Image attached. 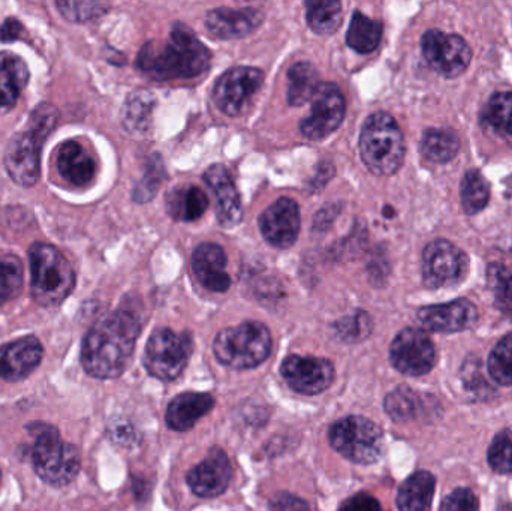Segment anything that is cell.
I'll use <instances>...</instances> for the list:
<instances>
[{
  "label": "cell",
  "instance_id": "11",
  "mask_svg": "<svg viewBox=\"0 0 512 511\" xmlns=\"http://www.w3.org/2000/svg\"><path fill=\"white\" fill-rule=\"evenodd\" d=\"M421 48L427 63L447 78L459 77L471 63V47L459 35H448L436 29L427 30L421 39Z\"/></svg>",
  "mask_w": 512,
  "mask_h": 511
},
{
  "label": "cell",
  "instance_id": "4",
  "mask_svg": "<svg viewBox=\"0 0 512 511\" xmlns=\"http://www.w3.org/2000/svg\"><path fill=\"white\" fill-rule=\"evenodd\" d=\"M27 431L32 438L30 459L39 479L59 488L74 482L81 468L77 447L62 441L60 432L45 423H33Z\"/></svg>",
  "mask_w": 512,
  "mask_h": 511
},
{
  "label": "cell",
  "instance_id": "48",
  "mask_svg": "<svg viewBox=\"0 0 512 511\" xmlns=\"http://www.w3.org/2000/svg\"><path fill=\"white\" fill-rule=\"evenodd\" d=\"M499 511H512V507H502Z\"/></svg>",
  "mask_w": 512,
  "mask_h": 511
},
{
  "label": "cell",
  "instance_id": "10",
  "mask_svg": "<svg viewBox=\"0 0 512 511\" xmlns=\"http://www.w3.org/2000/svg\"><path fill=\"white\" fill-rule=\"evenodd\" d=\"M469 258L448 240H436L423 252V281L429 288L456 287L468 275Z\"/></svg>",
  "mask_w": 512,
  "mask_h": 511
},
{
  "label": "cell",
  "instance_id": "42",
  "mask_svg": "<svg viewBox=\"0 0 512 511\" xmlns=\"http://www.w3.org/2000/svg\"><path fill=\"white\" fill-rule=\"evenodd\" d=\"M462 381L465 389L477 399L490 398L495 390L484 378L480 360L474 359L465 362L462 369Z\"/></svg>",
  "mask_w": 512,
  "mask_h": 511
},
{
  "label": "cell",
  "instance_id": "21",
  "mask_svg": "<svg viewBox=\"0 0 512 511\" xmlns=\"http://www.w3.org/2000/svg\"><path fill=\"white\" fill-rule=\"evenodd\" d=\"M192 270L198 282L213 293H225L231 287L227 273V255L216 243H201L192 255Z\"/></svg>",
  "mask_w": 512,
  "mask_h": 511
},
{
  "label": "cell",
  "instance_id": "29",
  "mask_svg": "<svg viewBox=\"0 0 512 511\" xmlns=\"http://www.w3.org/2000/svg\"><path fill=\"white\" fill-rule=\"evenodd\" d=\"M381 38L382 24L367 17L363 12L355 11L346 33V42L349 47L354 48L358 53H372L378 48Z\"/></svg>",
  "mask_w": 512,
  "mask_h": 511
},
{
  "label": "cell",
  "instance_id": "40",
  "mask_svg": "<svg viewBox=\"0 0 512 511\" xmlns=\"http://www.w3.org/2000/svg\"><path fill=\"white\" fill-rule=\"evenodd\" d=\"M372 320L366 312L358 311L336 324V333L342 341L360 342L372 333Z\"/></svg>",
  "mask_w": 512,
  "mask_h": 511
},
{
  "label": "cell",
  "instance_id": "13",
  "mask_svg": "<svg viewBox=\"0 0 512 511\" xmlns=\"http://www.w3.org/2000/svg\"><path fill=\"white\" fill-rule=\"evenodd\" d=\"M390 360L402 374L420 377L429 374L435 366V345L426 332L409 327L391 342Z\"/></svg>",
  "mask_w": 512,
  "mask_h": 511
},
{
  "label": "cell",
  "instance_id": "25",
  "mask_svg": "<svg viewBox=\"0 0 512 511\" xmlns=\"http://www.w3.org/2000/svg\"><path fill=\"white\" fill-rule=\"evenodd\" d=\"M27 81L26 62L11 51H0V116L14 108Z\"/></svg>",
  "mask_w": 512,
  "mask_h": 511
},
{
  "label": "cell",
  "instance_id": "23",
  "mask_svg": "<svg viewBox=\"0 0 512 511\" xmlns=\"http://www.w3.org/2000/svg\"><path fill=\"white\" fill-rule=\"evenodd\" d=\"M215 407V399L209 393H182L167 408L168 428L186 432L194 428Z\"/></svg>",
  "mask_w": 512,
  "mask_h": 511
},
{
  "label": "cell",
  "instance_id": "31",
  "mask_svg": "<svg viewBox=\"0 0 512 511\" xmlns=\"http://www.w3.org/2000/svg\"><path fill=\"white\" fill-rule=\"evenodd\" d=\"M421 395L408 386L397 387L385 398V411L397 423L411 422L423 413Z\"/></svg>",
  "mask_w": 512,
  "mask_h": 511
},
{
  "label": "cell",
  "instance_id": "38",
  "mask_svg": "<svg viewBox=\"0 0 512 511\" xmlns=\"http://www.w3.org/2000/svg\"><path fill=\"white\" fill-rule=\"evenodd\" d=\"M152 95L138 93L129 98L123 116V125L131 132L144 131L149 125L150 111H152Z\"/></svg>",
  "mask_w": 512,
  "mask_h": 511
},
{
  "label": "cell",
  "instance_id": "12",
  "mask_svg": "<svg viewBox=\"0 0 512 511\" xmlns=\"http://www.w3.org/2000/svg\"><path fill=\"white\" fill-rule=\"evenodd\" d=\"M264 83L261 69L237 66L225 72L213 89V99L219 110L227 116L237 117L245 113L249 102Z\"/></svg>",
  "mask_w": 512,
  "mask_h": 511
},
{
  "label": "cell",
  "instance_id": "20",
  "mask_svg": "<svg viewBox=\"0 0 512 511\" xmlns=\"http://www.w3.org/2000/svg\"><path fill=\"white\" fill-rule=\"evenodd\" d=\"M207 186L216 200V216L224 228H234L243 218L242 198L230 171L224 165H213L204 173Z\"/></svg>",
  "mask_w": 512,
  "mask_h": 511
},
{
  "label": "cell",
  "instance_id": "5",
  "mask_svg": "<svg viewBox=\"0 0 512 511\" xmlns=\"http://www.w3.org/2000/svg\"><path fill=\"white\" fill-rule=\"evenodd\" d=\"M30 293L44 308L62 305L75 287V273L65 255L48 243H35L29 249Z\"/></svg>",
  "mask_w": 512,
  "mask_h": 511
},
{
  "label": "cell",
  "instance_id": "28",
  "mask_svg": "<svg viewBox=\"0 0 512 511\" xmlns=\"http://www.w3.org/2000/svg\"><path fill=\"white\" fill-rule=\"evenodd\" d=\"M319 75L312 63H295L288 72V101L294 107L306 104L319 87Z\"/></svg>",
  "mask_w": 512,
  "mask_h": 511
},
{
  "label": "cell",
  "instance_id": "19",
  "mask_svg": "<svg viewBox=\"0 0 512 511\" xmlns=\"http://www.w3.org/2000/svg\"><path fill=\"white\" fill-rule=\"evenodd\" d=\"M44 356V348L35 336L17 339L0 347V378L17 383L29 377Z\"/></svg>",
  "mask_w": 512,
  "mask_h": 511
},
{
  "label": "cell",
  "instance_id": "30",
  "mask_svg": "<svg viewBox=\"0 0 512 511\" xmlns=\"http://www.w3.org/2000/svg\"><path fill=\"white\" fill-rule=\"evenodd\" d=\"M460 149V140L456 132L450 129H429L421 140V152L435 164H445L456 158Z\"/></svg>",
  "mask_w": 512,
  "mask_h": 511
},
{
  "label": "cell",
  "instance_id": "36",
  "mask_svg": "<svg viewBox=\"0 0 512 511\" xmlns=\"http://www.w3.org/2000/svg\"><path fill=\"white\" fill-rule=\"evenodd\" d=\"M489 374L501 386H512V333L502 338L490 353Z\"/></svg>",
  "mask_w": 512,
  "mask_h": 511
},
{
  "label": "cell",
  "instance_id": "14",
  "mask_svg": "<svg viewBox=\"0 0 512 511\" xmlns=\"http://www.w3.org/2000/svg\"><path fill=\"white\" fill-rule=\"evenodd\" d=\"M312 101V111L300 123L301 134L309 140H322L333 134L345 117V98L334 83H321Z\"/></svg>",
  "mask_w": 512,
  "mask_h": 511
},
{
  "label": "cell",
  "instance_id": "26",
  "mask_svg": "<svg viewBox=\"0 0 512 511\" xmlns=\"http://www.w3.org/2000/svg\"><path fill=\"white\" fill-rule=\"evenodd\" d=\"M436 479L429 471L412 474L397 494L400 511H429L435 495Z\"/></svg>",
  "mask_w": 512,
  "mask_h": 511
},
{
  "label": "cell",
  "instance_id": "22",
  "mask_svg": "<svg viewBox=\"0 0 512 511\" xmlns=\"http://www.w3.org/2000/svg\"><path fill=\"white\" fill-rule=\"evenodd\" d=\"M262 20L264 14L258 9L218 8L207 12L206 27L215 38L236 39L255 32Z\"/></svg>",
  "mask_w": 512,
  "mask_h": 511
},
{
  "label": "cell",
  "instance_id": "17",
  "mask_svg": "<svg viewBox=\"0 0 512 511\" xmlns=\"http://www.w3.org/2000/svg\"><path fill=\"white\" fill-rule=\"evenodd\" d=\"M233 468L230 458L222 449H213L206 459L189 471L186 482L200 498H216L230 486Z\"/></svg>",
  "mask_w": 512,
  "mask_h": 511
},
{
  "label": "cell",
  "instance_id": "18",
  "mask_svg": "<svg viewBox=\"0 0 512 511\" xmlns=\"http://www.w3.org/2000/svg\"><path fill=\"white\" fill-rule=\"evenodd\" d=\"M417 318L430 332L456 333L474 327L478 311L474 303L460 299L444 305L424 306L418 311Z\"/></svg>",
  "mask_w": 512,
  "mask_h": 511
},
{
  "label": "cell",
  "instance_id": "45",
  "mask_svg": "<svg viewBox=\"0 0 512 511\" xmlns=\"http://www.w3.org/2000/svg\"><path fill=\"white\" fill-rule=\"evenodd\" d=\"M270 511H310L306 501L289 492H279L270 501Z\"/></svg>",
  "mask_w": 512,
  "mask_h": 511
},
{
  "label": "cell",
  "instance_id": "43",
  "mask_svg": "<svg viewBox=\"0 0 512 511\" xmlns=\"http://www.w3.org/2000/svg\"><path fill=\"white\" fill-rule=\"evenodd\" d=\"M57 8L66 20L83 23L105 14L108 5L101 2H57Z\"/></svg>",
  "mask_w": 512,
  "mask_h": 511
},
{
  "label": "cell",
  "instance_id": "34",
  "mask_svg": "<svg viewBox=\"0 0 512 511\" xmlns=\"http://www.w3.org/2000/svg\"><path fill=\"white\" fill-rule=\"evenodd\" d=\"M24 272L20 258L5 255L0 258V306L15 299L23 290Z\"/></svg>",
  "mask_w": 512,
  "mask_h": 511
},
{
  "label": "cell",
  "instance_id": "39",
  "mask_svg": "<svg viewBox=\"0 0 512 511\" xmlns=\"http://www.w3.org/2000/svg\"><path fill=\"white\" fill-rule=\"evenodd\" d=\"M489 465L499 474H512V432L505 429L493 438L487 453Z\"/></svg>",
  "mask_w": 512,
  "mask_h": 511
},
{
  "label": "cell",
  "instance_id": "24",
  "mask_svg": "<svg viewBox=\"0 0 512 511\" xmlns=\"http://www.w3.org/2000/svg\"><path fill=\"white\" fill-rule=\"evenodd\" d=\"M57 171L72 186L83 188L95 177V161L77 141H65L57 150Z\"/></svg>",
  "mask_w": 512,
  "mask_h": 511
},
{
  "label": "cell",
  "instance_id": "47",
  "mask_svg": "<svg viewBox=\"0 0 512 511\" xmlns=\"http://www.w3.org/2000/svg\"><path fill=\"white\" fill-rule=\"evenodd\" d=\"M21 32H23V26H21L20 21L15 20V18H6L2 27H0V41H15V39L20 38Z\"/></svg>",
  "mask_w": 512,
  "mask_h": 511
},
{
  "label": "cell",
  "instance_id": "6",
  "mask_svg": "<svg viewBox=\"0 0 512 511\" xmlns=\"http://www.w3.org/2000/svg\"><path fill=\"white\" fill-rule=\"evenodd\" d=\"M360 153L376 176H391L402 167L405 138L393 116L379 111L366 120L360 135Z\"/></svg>",
  "mask_w": 512,
  "mask_h": 511
},
{
  "label": "cell",
  "instance_id": "46",
  "mask_svg": "<svg viewBox=\"0 0 512 511\" xmlns=\"http://www.w3.org/2000/svg\"><path fill=\"white\" fill-rule=\"evenodd\" d=\"M339 511H381V504L369 494H357L346 500Z\"/></svg>",
  "mask_w": 512,
  "mask_h": 511
},
{
  "label": "cell",
  "instance_id": "7",
  "mask_svg": "<svg viewBox=\"0 0 512 511\" xmlns=\"http://www.w3.org/2000/svg\"><path fill=\"white\" fill-rule=\"evenodd\" d=\"M213 351L218 362L227 368L237 371L256 368L270 356V330L255 321L228 327L216 336Z\"/></svg>",
  "mask_w": 512,
  "mask_h": 511
},
{
  "label": "cell",
  "instance_id": "2",
  "mask_svg": "<svg viewBox=\"0 0 512 511\" xmlns=\"http://www.w3.org/2000/svg\"><path fill=\"white\" fill-rule=\"evenodd\" d=\"M212 54L186 24L171 27L167 41H150L141 48L137 66L158 81L194 78L209 69Z\"/></svg>",
  "mask_w": 512,
  "mask_h": 511
},
{
  "label": "cell",
  "instance_id": "8",
  "mask_svg": "<svg viewBox=\"0 0 512 511\" xmlns=\"http://www.w3.org/2000/svg\"><path fill=\"white\" fill-rule=\"evenodd\" d=\"M328 440L339 455L354 464H375L384 453V432L366 417L349 416L334 423Z\"/></svg>",
  "mask_w": 512,
  "mask_h": 511
},
{
  "label": "cell",
  "instance_id": "27",
  "mask_svg": "<svg viewBox=\"0 0 512 511\" xmlns=\"http://www.w3.org/2000/svg\"><path fill=\"white\" fill-rule=\"evenodd\" d=\"M167 210L177 221H197L206 213L209 200L197 186L182 185L171 189L167 194Z\"/></svg>",
  "mask_w": 512,
  "mask_h": 511
},
{
  "label": "cell",
  "instance_id": "37",
  "mask_svg": "<svg viewBox=\"0 0 512 511\" xmlns=\"http://www.w3.org/2000/svg\"><path fill=\"white\" fill-rule=\"evenodd\" d=\"M487 282L496 297V306L512 318V275L501 264H490L487 269Z\"/></svg>",
  "mask_w": 512,
  "mask_h": 511
},
{
  "label": "cell",
  "instance_id": "32",
  "mask_svg": "<svg viewBox=\"0 0 512 511\" xmlns=\"http://www.w3.org/2000/svg\"><path fill=\"white\" fill-rule=\"evenodd\" d=\"M307 23L318 35H331L339 29L342 21V5L336 0L307 2Z\"/></svg>",
  "mask_w": 512,
  "mask_h": 511
},
{
  "label": "cell",
  "instance_id": "49",
  "mask_svg": "<svg viewBox=\"0 0 512 511\" xmlns=\"http://www.w3.org/2000/svg\"><path fill=\"white\" fill-rule=\"evenodd\" d=\"M0 480H2V473H0Z\"/></svg>",
  "mask_w": 512,
  "mask_h": 511
},
{
  "label": "cell",
  "instance_id": "3",
  "mask_svg": "<svg viewBox=\"0 0 512 511\" xmlns=\"http://www.w3.org/2000/svg\"><path fill=\"white\" fill-rule=\"evenodd\" d=\"M57 123L54 105L41 104L32 111L24 131L17 132L5 152V168L12 180L23 188L36 185L41 176L42 144Z\"/></svg>",
  "mask_w": 512,
  "mask_h": 511
},
{
  "label": "cell",
  "instance_id": "33",
  "mask_svg": "<svg viewBox=\"0 0 512 511\" xmlns=\"http://www.w3.org/2000/svg\"><path fill=\"white\" fill-rule=\"evenodd\" d=\"M462 206L468 215H477L490 200V186L486 177L477 170L468 171L463 177L460 188Z\"/></svg>",
  "mask_w": 512,
  "mask_h": 511
},
{
  "label": "cell",
  "instance_id": "35",
  "mask_svg": "<svg viewBox=\"0 0 512 511\" xmlns=\"http://www.w3.org/2000/svg\"><path fill=\"white\" fill-rule=\"evenodd\" d=\"M484 120L493 131L512 137V92L495 93L487 102Z\"/></svg>",
  "mask_w": 512,
  "mask_h": 511
},
{
  "label": "cell",
  "instance_id": "41",
  "mask_svg": "<svg viewBox=\"0 0 512 511\" xmlns=\"http://www.w3.org/2000/svg\"><path fill=\"white\" fill-rule=\"evenodd\" d=\"M162 176H164V165H162L161 158L155 155L147 165L143 180L135 188V201L146 203V201L152 200L153 195L156 194L159 185L162 183Z\"/></svg>",
  "mask_w": 512,
  "mask_h": 511
},
{
  "label": "cell",
  "instance_id": "15",
  "mask_svg": "<svg viewBox=\"0 0 512 511\" xmlns=\"http://www.w3.org/2000/svg\"><path fill=\"white\" fill-rule=\"evenodd\" d=\"M280 374L292 390L306 396L325 392L334 381V366L319 357L289 356L280 366Z\"/></svg>",
  "mask_w": 512,
  "mask_h": 511
},
{
  "label": "cell",
  "instance_id": "16",
  "mask_svg": "<svg viewBox=\"0 0 512 511\" xmlns=\"http://www.w3.org/2000/svg\"><path fill=\"white\" fill-rule=\"evenodd\" d=\"M300 207L291 198H279L259 216V230L274 248L294 245L300 233Z\"/></svg>",
  "mask_w": 512,
  "mask_h": 511
},
{
  "label": "cell",
  "instance_id": "1",
  "mask_svg": "<svg viewBox=\"0 0 512 511\" xmlns=\"http://www.w3.org/2000/svg\"><path fill=\"white\" fill-rule=\"evenodd\" d=\"M140 332V314L128 306L102 317L84 338V371L98 380L120 377L131 362Z\"/></svg>",
  "mask_w": 512,
  "mask_h": 511
},
{
  "label": "cell",
  "instance_id": "44",
  "mask_svg": "<svg viewBox=\"0 0 512 511\" xmlns=\"http://www.w3.org/2000/svg\"><path fill=\"white\" fill-rule=\"evenodd\" d=\"M480 503L474 492L468 488H459L451 492L441 504V511H478Z\"/></svg>",
  "mask_w": 512,
  "mask_h": 511
},
{
  "label": "cell",
  "instance_id": "9",
  "mask_svg": "<svg viewBox=\"0 0 512 511\" xmlns=\"http://www.w3.org/2000/svg\"><path fill=\"white\" fill-rule=\"evenodd\" d=\"M192 350L194 344L189 333L158 329L147 342L143 357L144 366L152 377L170 383L185 371Z\"/></svg>",
  "mask_w": 512,
  "mask_h": 511
}]
</instances>
